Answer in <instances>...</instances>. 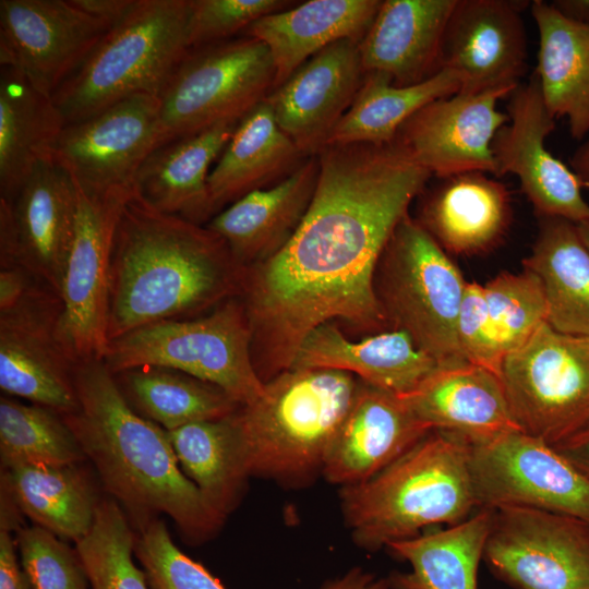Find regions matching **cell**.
Segmentation results:
<instances>
[{
	"mask_svg": "<svg viewBox=\"0 0 589 589\" xmlns=\"http://www.w3.org/2000/svg\"><path fill=\"white\" fill-rule=\"evenodd\" d=\"M240 120L158 145L141 166L134 193L155 209L204 225L213 217L208 176Z\"/></svg>",
	"mask_w": 589,
	"mask_h": 589,
	"instance_id": "28",
	"label": "cell"
},
{
	"mask_svg": "<svg viewBox=\"0 0 589 589\" xmlns=\"http://www.w3.org/2000/svg\"><path fill=\"white\" fill-rule=\"evenodd\" d=\"M506 109L509 120L492 142L496 178L515 175L537 217H561L575 224L588 219L589 203L579 179L545 147L556 119L534 72L509 95Z\"/></svg>",
	"mask_w": 589,
	"mask_h": 589,
	"instance_id": "17",
	"label": "cell"
},
{
	"mask_svg": "<svg viewBox=\"0 0 589 589\" xmlns=\"http://www.w3.org/2000/svg\"><path fill=\"white\" fill-rule=\"evenodd\" d=\"M167 432L183 473L225 520L238 505L249 478L236 412Z\"/></svg>",
	"mask_w": 589,
	"mask_h": 589,
	"instance_id": "37",
	"label": "cell"
},
{
	"mask_svg": "<svg viewBox=\"0 0 589 589\" xmlns=\"http://www.w3.org/2000/svg\"><path fill=\"white\" fill-rule=\"evenodd\" d=\"M318 589H392V586L388 578L378 577L361 567H352L327 580Z\"/></svg>",
	"mask_w": 589,
	"mask_h": 589,
	"instance_id": "47",
	"label": "cell"
},
{
	"mask_svg": "<svg viewBox=\"0 0 589 589\" xmlns=\"http://www.w3.org/2000/svg\"><path fill=\"white\" fill-rule=\"evenodd\" d=\"M244 269L205 225L159 212L134 193L112 241L109 341L146 325L203 315L240 297Z\"/></svg>",
	"mask_w": 589,
	"mask_h": 589,
	"instance_id": "2",
	"label": "cell"
},
{
	"mask_svg": "<svg viewBox=\"0 0 589 589\" xmlns=\"http://www.w3.org/2000/svg\"><path fill=\"white\" fill-rule=\"evenodd\" d=\"M494 346L502 360L546 323V301L540 279L524 268L504 272L483 285Z\"/></svg>",
	"mask_w": 589,
	"mask_h": 589,
	"instance_id": "41",
	"label": "cell"
},
{
	"mask_svg": "<svg viewBox=\"0 0 589 589\" xmlns=\"http://www.w3.org/2000/svg\"><path fill=\"white\" fill-rule=\"evenodd\" d=\"M524 268L541 281L546 323L555 330L589 337V250L577 224L538 216V232Z\"/></svg>",
	"mask_w": 589,
	"mask_h": 589,
	"instance_id": "33",
	"label": "cell"
},
{
	"mask_svg": "<svg viewBox=\"0 0 589 589\" xmlns=\"http://www.w3.org/2000/svg\"><path fill=\"white\" fill-rule=\"evenodd\" d=\"M65 121L16 69L0 65V199L13 203L41 161L52 158Z\"/></svg>",
	"mask_w": 589,
	"mask_h": 589,
	"instance_id": "31",
	"label": "cell"
},
{
	"mask_svg": "<svg viewBox=\"0 0 589 589\" xmlns=\"http://www.w3.org/2000/svg\"><path fill=\"white\" fill-rule=\"evenodd\" d=\"M304 159L262 100L240 119L211 170L207 184L213 217L247 193L284 179Z\"/></svg>",
	"mask_w": 589,
	"mask_h": 589,
	"instance_id": "30",
	"label": "cell"
},
{
	"mask_svg": "<svg viewBox=\"0 0 589 589\" xmlns=\"http://www.w3.org/2000/svg\"><path fill=\"white\" fill-rule=\"evenodd\" d=\"M74 3L92 16L113 26L122 20L133 7L135 0H73Z\"/></svg>",
	"mask_w": 589,
	"mask_h": 589,
	"instance_id": "48",
	"label": "cell"
},
{
	"mask_svg": "<svg viewBox=\"0 0 589 589\" xmlns=\"http://www.w3.org/2000/svg\"><path fill=\"white\" fill-rule=\"evenodd\" d=\"M340 505L353 541L368 551L461 522L479 509L469 441L431 431L371 479L342 486Z\"/></svg>",
	"mask_w": 589,
	"mask_h": 589,
	"instance_id": "4",
	"label": "cell"
},
{
	"mask_svg": "<svg viewBox=\"0 0 589 589\" xmlns=\"http://www.w3.org/2000/svg\"><path fill=\"white\" fill-rule=\"evenodd\" d=\"M190 0H135L52 96L65 124L136 94L157 95L190 49Z\"/></svg>",
	"mask_w": 589,
	"mask_h": 589,
	"instance_id": "6",
	"label": "cell"
},
{
	"mask_svg": "<svg viewBox=\"0 0 589 589\" xmlns=\"http://www.w3.org/2000/svg\"><path fill=\"white\" fill-rule=\"evenodd\" d=\"M112 375L130 407L166 431L226 418L242 406L217 385L171 368L143 365Z\"/></svg>",
	"mask_w": 589,
	"mask_h": 589,
	"instance_id": "36",
	"label": "cell"
},
{
	"mask_svg": "<svg viewBox=\"0 0 589 589\" xmlns=\"http://www.w3.org/2000/svg\"><path fill=\"white\" fill-rule=\"evenodd\" d=\"M381 3L380 0H309L263 16L242 35L259 39L268 48L277 86L327 46L341 39L360 43Z\"/></svg>",
	"mask_w": 589,
	"mask_h": 589,
	"instance_id": "29",
	"label": "cell"
},
{
	"mask_svg": "<svg viewBox=\"0 0 589 589\" xmlns=\"http://www.w3.org/2000/svg\"><path fill=\"white\" fill-rule=\"evenodd\" d=\"M74 386L79 409L62 417L139 527L161 513L192 542L212 537L224 520L183 473L168 432L130 407L104 361L77 362Z\"/></svg>",
	"mask_w": 589,
	"mask_h": 589,
	"instance_id": "3",
	"label": "cell"
},
{
	"mask_svg": "<svg viewBox=\"0 0 589 589\" xmlns=\"http://www.w3.org/2000/svg\"><path fill=\"white\" fill-rule=\"evenodd\" d=\"M134 554L152 589H226L203 565L179 550L158 518L140 528Z\"/></svg>",
	"mask_w": 589,
	"mask_h": 589,
	"instance_id": "42",
	"label": "cell"
},
{
	"mask_svg": "<svg viewBox=\"0 0 589 589\" xmlns=\"http://www.w3.org/2000/svg\"><path fill=\"white\" fill-rule=\"evenodd\" d=\"M466 285L449 254L406 215L382 254L374 280L388 329L406 333L440 365L468 362L457 338Z\"/></svg>",
	"mask_w": 589,
	"mask_h": 589,
	"instance_id": "7",
	"label": "cell"
},
{
	"mask_svg": "<svg viewBox=\"0 0 589 589\" xmlns=\"http://www.w3.org/2000/svg\"><path fill=\"white\" fill-rule=\"evenodd\" d=\"M61 298L45 285L0 312V387L61 416L79 409L76 362L58 336Z\"/></svg>",
	"mask_w": 589,
	"mask_h": 589,
	"instance_id": "15",
	"label": "cell"
},
{
	"mask_svg": "<svg viewBox=\"0 0 589 589\" xmlns=\"http://www.w3.org/2000/svg\"><path fill=\"white\" fill-rule=\"evenodd\" d=\"M21 565L34 589H91L76 549L39 527L16 532Z\"/></svg>",
	"mask_w": 589,
	"mask_h": 589,
	"instance_id": "43",
	"label": "cell"
},
{
	"mask_svg": "<svg viewBox=\"0 0 589 589\" xmlns=\"http://www.w3.org/2000/svg\"><path fill=\"white\" fill-rule=\"evenodd\" d=\"M310 206L290 240L244 269L240 299L263 382L291 368L304 338L340 320L388 329L375 293L382 254L432 175L394 142L333 144L318 155Z\"/></svg>",
	"mask_w": 589,
	"mask_h": 589,
	"instance_id": "1",
	"label": "cell"
},
{
	"mask_svg": "<svg viewBox=\"0 0 589 589\" xmlns=\"http://www.w3.org/2000/svg\"><path fill=\"white\" fill-rule=\"evenodd\" d=\"M252 335L239 297L192 318L159 322L108 342L111 374L143 366L171 368L217 385L240 405L259 398L265 383L252 359Z\"/></svg>",
	"mask_w": 589,
	"mask_h": 589,
	"instance_id": "8",
	"label": "cell"
},
{
	"mask_svg": "<svg viewBox=\"0 0 589 589\" xmlns=\"http://www.w3.org/2000/svg\"><path fill=\"white\" fill-rule=\"evenodd\" d=\"M513 219L506 185L485 172L441 179L417 220L448 254L479 255L495 249Z\"/></svg>",
	"mask_w": 589,
	"mask_h": 589,
	"instance_id": "27",
	"label": "cell"
},
{
	"mask_svg": "<svg viewBox=\"0 0 589 589\" xmlns=\"http://www.w3.org/2000/svg\"><path fill=\"white\" fill-rule=\"evenodd\" d=\"M16 539L0 530V589H34L17 555Z\"/></svg>",
	"mask_w": 589,
	"mask_h": 589,
	"instance_id": "46",
	"label": "cell"
},
{
	"mask_svg": "<svg viewBox=\"0 0 589 589\" xmlns=\"http://www.w3.org/2000/svg\"><path fill=\"white\" fill-rule=\"evenodd\" d=\"M460 91L458 76L443 68L428 80L408 86L395 85L380 72H365L363 82L328 145L388 144L399 128L419 109Z\"/></svg>",
	"mask_w": 589,
	"mask_h": 589,
	"instance_id": "38",
	"label": "cell"
},
{
	"mask_svg": "<svg viewBox=\"0 0 589 589\" xmlns=\"http://www.w3.org/2000/svg\"><path fill=\"white\" fill-rule=\"evenodd\" d=\"M85 459L61 414L40 405L1 397V469L25 465L70 466Z\"/></svg>",
	"mask_w": 589,
	"mask_h": 589,
	"instance_id": "39",
	"label": "cell"
},
{
	"mask_svg": "<svg viewBox=\"0 0 589 589\" xmlns=\"http://www.w3.org/2000/svg\"><path fill=\"white\" fill-rule=\"evenodd\" d=\"M538 28L534 71L544 101L555 119L567 118L570 136L589 133V25L564 19L542 0L530 3Z\"/></svg>",
	"mask_w": 589,
	"mask_h": 589,
	"instance_id": "32",
	"label": "cell"
},
{
	"mask_svg": "<svg viewBox=\"0 0 589 589\" xmlns=\"http://www.w3.org/2000/svg\"><path fill=\"white\" fill-rule=\"evenodd\" d=\"M438 366L401 330L386 329L351 340L335 322L309 333L291 365L344 371L397 396L412 393Z\"/></svg>",
	"mask_w": 589,
	"mask_h": 589,
	"instance_id": "22",
	"label": "cell"
},
{
	"mask_svg": "<svg viewBox=\"0 0 589 589\" xmlns=\"http://www.w3.org/2000/svg\"><path fill=\"white\" fill-rule=\"evenodd\" d=\"M11 204L21 265L61 298L76 227L73 179L52 158L46 159L35 167Z\"/></svg>",
	"mask_w": 589,
	"mask_h": 589,
	"instance_id": "23",
	"label": "cell"
},
{
	"mask_svg": "<svg viewBox=\"0 0 589 589\" xmlns=\"http://www.w3.org/2000/svg\"><path fill=\"white\" fill-rule=\"evenodd\" d=\"M492 509L480 508L446 529L420 533L386 548L411 570L388 577L392 589H478V568Z\"/></svg>",
	"mask_w": 589,
	"mask_h": 589,
	"instance_id": "34",
	"label": "cell"
},
{
	"mask_svg": "<svg viewBox=\"0 0 589 589\" xmlns=\"http://www.w3.org/2000/svg\"><path fill=\"white\" fill-rule=\"evenodd\" d=\"M79 465L1 469L0 482L34 525L76 542L89 532L100 502Z\"/></svg>",
	"mask_w": 589,
	"mask_h": 589,
	"instance_id": "35",
	"label": "cell"
},
{
	"mask_svg": "<svg viewBox=\"0 0 589 589\" xmlns=\"http://www.w3.org/2000/svg\"><path fill=\"white\" fill-rule=\"evenodd\" d=\"M579 233L589 250V218L585 221L577 224Z\"/></svg>",
	"mask_w": 589,
	"mask_h": 589,
	"instance_id": "52",
	"label": "cell"
},
{
	"mask_svg": "<svg viewBox=\"0 0 589 589\" xmlns=\"http://www.w3.org/2000/svg\"><path fill=\"white\" fill-rule=\"evenodd\" d=\"M551 5L566 20L589 25V0H554Z\"/></svg>",
	"mask_w": 589,
	"mask_h": 589,
	"instance_id": "50",
	"label": "cell"
},
{
	"mask_svg": "<svg viewBox=\"0 0 589 589\" xmlns=\"http://www.w3.org/2000/svg\"><path fill=\"white\" fill-rule=\"evenodd\" d=\"M74 184L76 227L62 281L58 336L77 363L103 360L106 352L112 241L122 208L134 193L97 196Z\"/></svg>",
	"mask_w": 589,
	"mask_h": 589,
	"instance_id": "14",
	"label": "cell"
},
{
	"mask_svg": "<svg viewBox=\"0 0 589 589\" xmlns=\"http://www.w3.org/2000/svg\"><path fill=\"white\" fill-rule=\"evenodd\" d=\"M364 75L359 43L341 39L303 62L265 101L302 156H317L350 108Z\"/></svg>",
	"mask_w": 589,
	"mask_h": 589,
	"instance_id": "20",
	"label": "cell"
},
{
	"mask_svg": "<svg viewBox=\"0 0 589 589\" xmlns=\"http://www.w3.org/2000/svg\"><path fill=\"white\" fill-rule=\"evenodd\" d=\"M482 560L515 589H589V522L530 507L492 509Z\"/></svg>",
	"mask_w": 589,
	"mask_h": 589,
	"instance_id": "11",
	"label": "cell"
},
{
	"mask_svg": "<svg viewBox=\"0 0 589 589\" xmlns=\"http://www.w3.org/2000/svg\"><path fill=\"white\" fill-rule=\"evenodd\" d=\"M456 0H384L359 43L365 72L395 85L421 83L441 68L444 32Z\"/></svg>",
	"mask_w": 589,
	"mask_h": 589,
	"instance_id": "26",
	"label": "cell"
},
{
	"mask_svg": "<svg viewBox=\"0 0 589 589\" xmlns=\"http://www.w3.org/2000/svg\"><path fill=\"white\" fill-rule=\"evenodd\" d=\"M161 143L158 96L136 94L65 124L52 159L88 194L131 195L141 166Z\"/></svg>",
	"mask_w": 589,
	"mask_h": 589,
	"instance_id": "13",
	"label": "cell"
},
{
	"mask_svg": "<svg viewBox=\"0 0 589 589\" xmlns=\"http://www.w3.org/2000/svg\"><path fill=\"white\" fill-rule=\"evenodd\" d=\"M430 432L400 396L360 381L322 473L341 488L362 483Z\"/></svg>",
	"mask_w": 589,
	"mask_h": 589,
	"instance_id": "21",
	"label": "cell"
},
{
	"mask_svg": "<svg viewBox=\"0 0 589 589\" xmlns=\"http://www.w3.org/2000/svg\"><path fill=\"white\" fill-rule=\"evenodd\" d=\"M522 1L456 0L441 49V68L460 81L458 93L514 91L528 70Z\"/></svg>",
	"mask_w": 589,
	"mask_h": 589,
	"instance_id": "19",
	"label": "cell"
},
{
	"mask_svg": "<svg viewBox=\"0 0 589 589\" xmlns=\"http://www.w3.org/2000/svg\"><path fill=\"white\" fill-rule=\"evenodd\" d=\"M275 80L268 48L253 37L190 48L158 94L163 143L240 120Z\"/></svg>",
	"mask_w": 589,
	"mask_h": 589,
	"instance_id": "9",
	"label": "cell"
},
{
	"mask_svg": "<svg viewBox=\"0 0 589 589\" xmlns=\"http://www.w3.org/2000/svg\"><path fill=\"white\" fill-rule=\"evenodd\" d=\"M400 397L428 430L455 433L470 443L520 430L501 378L470 362L440 365L417 389Z\"/></svg>",
	"mask_w": 589,
	"mask_h": 589,
	"instance_id": "25",
	"label": "cell"
},
{
	"mask_svg": "<svg viewBox=\"0 0 589 589\" xmlns=\"http://www.w3.org/2000/svg\"><path fill=\"white\" fill-rule=\"evenodd\" d=\"M501 381L522 432L558 447L589 428V337L544 323L504 358Z\"/></svg>",
	"mask_w": 589,
	"mask_h": 589,
	"instance_id": "10",
	"label": "cell"
},
{
	"mask_svg": "<svg viewBox=\"0 0 589 589\" xmlns=\"http://www.w3.org/2000/svg\"><path fill=\"white\" fill-rule=\"evenodd\" d=\"M110 27L73 0H1L0 65L52 98Z\"/></svg>",
	"mask_w": 589,
	"mask_h": 589,
	"instance_id": "16",
	"label": "cell"
},
{
	"mask_svg": "<svg viewBox=\"0 0 589 589\" xmlns=\"http://www.w3.org/2000/svg\"><path fill=\"white\" fill-rule=\"evenodd\" d=\"M359 382L322 368H290L266 381L236 412L249 477L301 483L322 472Z\"/></svg>",
	"mask_w": 589,
	"mask_h": 589,
	"instance_id": "5",
	"label": "cell"
},
{
	"mask_svg": "<svg viewBox=\"0 0 589 589\" xmlns=\"http://www.w3.org/2000/svg\"><path fill=\"white\" fill-rule=\"evenodd\" d=\"M570 464L589 477V428L558 447H554Z\"/></svg>",
	"mask_w": 589,
	"mask_h": 589,
	"instance_id": "49",
	"label": "cell"
},
{
	"mask_svg": "<svg viewBox=\"0 0 589 589\" xmlns=\"http://www.w3.org/2000/svg\"><path fill=\"white\" fill-rule=\"evenodd\" d=\"M514 91L457 93L433 100L399 128L393 142L432 177L480 171L496 178L492 142L509 120L497 103Z\"/></svg>",
	"mask_w": 589,
	"mask_h": 589,
	"instance_id": "18",
	"label": "cell"
},
{
	"mask_svg": "<svg viewBox=\"0 0 589 589\" xmlns=\"http://www.w3.org/2000/svg\"><path fill=\"white\" fill-rule=\"evenodd\" d=\"M569 165L582 189H589V137L573 153Z\"/></svg>",
	"mask_w": 589,
	"mask_h": 589,
	"instance_id": "51",
	"label": "cell"
},
{
	"mask_svg": "<svg viewBox=\"0 0 589 589\" xmlns=\"http://www.w3.org/2000/svg\"><path fill=\"white\" fill-rule=\"evenodd\" d=\"M287 0H190V48L231 39L252 23L292 7Z\"/></svg>",
	"mask_w": 589,
	"mask_h": 589,
	"instance_id": "44",
	"label": "cell"
},
{
	"mask_svg": "<svg viewBox=\"0 0 589 589\" xmlns=\"http://www.w3.org/2000/svg\"><path fill=\"white\" fill-rule=\"evenodd\" d=\"M457 338L465 359L501 378L498 357L489 322L483 285L467 283L457 321Z\"/></svg>",
	"mask_w": 589,
	"mask_h": 589,
	"instance_id": "45",
	"label": "cell"
},
{
	"mask_svg": "<svg viewBox=\"0 0 589 589\" xmlns=\"http://www.w3.org/2000/svg\"><path fill=\"white\" fill-rule=\"evenodd\" d=\"M135 538L121 507L100 500L89 532L75 542L91 589H152L133 561Z\"/></svg>",
	"mask_w": 589,
	"mask_h": 589,
	"instance_id": "40",
	"label": "cell"
},
{
	"mask_svg": "<svg viewBox=\"0 0 589 589\" xmlns=\"http://www.w3.org/2000/svg\"><path fill=\"white\" fill-rule=\"evenodd\" d=\"M317 156L305 158L287 177L247 193L205 226L218 235L242 267L278 252L300 226L318 178Z\"/></svg>",
	"mask_w": 589,
	"mask_h": 589,
	"instance_id": "24",
	"label": "cell"
},
{
	"mask_svg": "<svg viewBox=\"0 0 589 589\" xmlns=\"http://www.w3.org/2000/svg\"><path fill=\"white\" fill-rule=\"evenodd\" d=\"M469 465L479 509L521 506L589 522V477L543 440L515 430L469 442Z\"/></svg>",
	"mask_w": 589,
	"mask_h": 589,
	"instance_id": "12",
	"label": "cell"
}]
</instances>
